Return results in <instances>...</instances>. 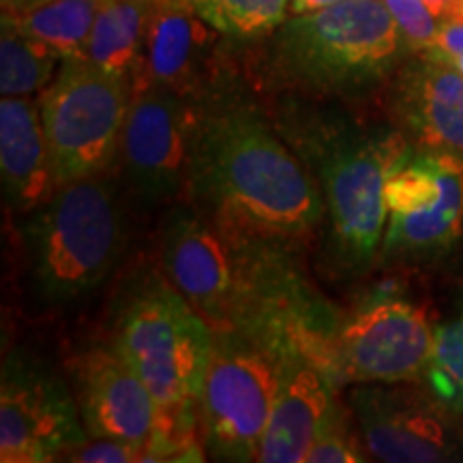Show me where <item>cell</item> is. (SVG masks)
<instances>
[{
	"instance_id": "cell-1",
	"label": "cell",
	"mask_w": 463,
	"mask_h": 463,
	"mask_svg": "<svg viewBox=\"0 0 463 463\" xmlns=\"http://www.w3.org/2000/svg\"><path fill=\"white\" fill-rule=\"evenodd\" d=\"M194 101L187 204L288 247L309 239L326 217L320 187L269 109L225 75Z\"/></svg>"
},
{
	"instance_id": "cell-2",
	"label": "cell",
	"mask_w": 463,
	"mask_h": 463,
	"mask_svg": "<svg viewBox=\"0 0 463 463\" xmlns=\"http://www.w3.org/2000/svg\"><path fill=\"white\" fill-rule=\"evenodd\" d=\"M269 114L320 187L335 269L367 270L384 242L386 183L414 146L399 129L364 125L337 101L277 92Z\"/></svg>"
},
{
	"instance_id": "cell-3",
	"label": "cell",
	"mask_w": 463,
	"mask_h": 463,
	"mask_svg": "<svg viewBox=\"0 0 463 463\" xmlns=\"http://www.w3.org/2000/svg\"><path fill=\"white\" fill-rule=\"evenodd\" d=\"M408 56L384 0H341L288 17L270 34L262 80L275 92L350 101L384 86Z\"/></svg>"
},
{
	"instance_id": "cell-4",
	"label": "cell",
	"mask_w": 463,
	"mask_h": 463,
	"mask_svg": "<svg viewBox=\"0 0 463 463\" xmlns=\"http://www.w3.org/2000/svg\"><path fill=\"white\" fill-rule=\"evenodd\" d=\"M37 300L67 307L95 294L125 253V211L108 174L61 184L22 225Z\"/></svg>"
},
{
	"instance_id": "cell-5",
	"label": "cell",
	"mask_w": 463,
	"mask_h": 463,
	"mask_svg": "<svg viewBox=\"0 0 463 463\" xmlns=\"http://www.w3.org/2000/svg\"><path fill=\"white\" fill-rule=\"evenodd\" d=\"M303 324L264 317L213 333V354L200 392V430L217 461H258L292 341L309 345Z\"/></svg>"
},
{
	"instance_id": "cell-6",
	"label": "cell",
	"mask_w": 463,
	"mask_h": 463,
	"mask_svg": "<svg viewBox=\"0 0 463 463\" xmlns=\"http://www.w3.org/2000/svg\"><path fill=\"white\" fill-rule=\"evenodd\" d=\"M112 345L136 369L157 408L200 399L213 328L167 277H148L127 298Z\"/></svg>"
},
{
	"instance_id": "cell-7",
	"label": "cell",
	"mask_w": 463,
	"mask_h": 463,
	"mask_svg": "<svg viewBox=\"0 0 463 463\" xmlns=\"http://www.w3.org/2000/svg\"><path fill=\"white\" fill-rule=\"evenodd\" d=\"M131 80L86 56H65L39 97L56 184L108 172L120 148Z\"/></svg>"
},
{
	"instance_id": "cell-8",
	"label": "cell",
	"mask_w": 463,
	"mask_h": 463,
	"mask_svg": "<svg viewBox=\"0 0 463 463\" xmlns=\"http://www.w3.org/2000/svg\"><path fill=\"white\" fill-rule=\"evenodd\" d=\"M463 236V157L419 150L386 183L384 256L438 258Z\"/></svg>"
},
{
	"instance_id": "cell-9",
	"label": "cell",
	"mask_w": 463,
	"mask_h": 463,
	"mask_svg": "<svg viewBox=\"0 0 463 463\" xmlns=\"http://www.w3.org/2000/svg\"><path fill=\"white\" fill-rule=\"evenodd\" d=\"M89 433L75 392L42 361L9 352L0 375V461L65 459Z\"/></svg>"
},
{
	"instance_id": "cell-10",
	"label": "cell",
	"mask_w": 463,
	"mask_h": 463,
	"mask_svg": "<svg viewBox=\"0 0 463 463\" xmlns=\"http://www.w3.org/2000/svg\"><path fill=\"white\" fill-rule=\"evenodd\" d=\"M420 380L367 382L350 392L364 449L389 463L455 461L463 438L455 416Z\"/></svg>"
},
{
	"instance_id": "cell-11",
	"label": "cell",
	"mask_w": 463,
	"mask_h": 463,
	"mask_svg": "<svg viewBox=\"0 0 463 463\" xmlns=\"http://www.w3.org/2000/svg\"><path fill=\"white\" fill-rule=\"evenodd\" d=\"M431 344L433 326L420 305L375 300L339 324L328 373L335 386L420 380Z\"/></svg>"
},
{
	"instance_id": "cell-12",
	"label": "cell",
	"mask_w": 463,
	"mask_h": 463,
	"mask_svg": "<svg viewBox=\"0 0 463 463\" xmlns=\"http://www.w3.org/2000/svg\"><path fill=\"white\" fill-rule=\"evenodd\" d=\"M195 101L178 92L144 86L131 90L120 137L125 181L142 204L184 195Z\"/></svg>"
},
{
	"instance_id": "cell-13",
	"label": "cell",
	"mask_w": 463,
	"mask_h": 463,
	"mask_svg": "<svg viewBox=\"0 0 463 463\" xmlns=\"http://www.w3.org/2000/svg\"><path fill=\"white\" fill-rule=\"evenodd\" d=\"M219 33L202 20L191 0H159L131 73V90L159 86L198 99L222 78Z\"/></svg>"
},
{
	"instance_id": "cell-14",
	"label": "cell",
	"mask_w": 463,
	"mask_h": 463,
	"mask_svg": "<svg viewBox=\"0 0 463 463\" xmlns=\"http://www.w3.org/2000/svg\"><path fill=\"white\" fill-rule=\"evenodd\" d=\"M389 114L414 148L463 155V73L436 52L410 54L392 73Z\"/></svg>"
},
{
	"instance_id": "cell-15",
	"label": "cell",
	"mask_w": 463,
	"mask_h": 463,
	"mask_svg": "<svg viewBox=\"0 0 463 463\" xmlns=\"http://www.w3.org/2000/svg\"><path fill=\"white\" fill-rule=\"evenodd\" d=\"M75 399L90 438L146 449L157 425V402L114 345H95L73 363Z\"/></svg>"
},
{
	"instance_id": "cell-16",
	"label": "cell",
	"mask_w": 463,
	"mask_h": 463,
	"mask_svg": "<svg viewBox=\"0 0 463 463\" xmlns=\"http://www.w3.org/2000/svg\"><path fill=\"white\" fill-rule=\"evenodd\" d=\"M337 405L331 375L300 341H292L283 358L279 391L258 461H307V455Z\"/></svg>"
},
{
	"instance_id": "cell-17",
	"label": "cell",
	"mask_w": 463,
	"mask_h": 463,
	"mask_svg": "<svg viewBox=\"0 0 463 463\" xmlns=\"http://www.w3.org/2000/svg\"><path fill=\"white\" fill-rule=\"evenodd\" d=\"M0 178L5 202L15 215H28L58 189L39 101L3 97L0 101Z\"/></svg>"
},
{
	"instance_id": "cell-18",
	"label": "cell",
	"mask_w": 463,
	"mask_h": 463,
	"mask_svg": "<svg viewBox=\"0 0 463 463\" xmlns=\"http://www.w3.org/2000/svg\"><path fill=\"white\" fill-rule=\"evenodd\" d=\"M106 0H20L3 5V17L62 56H82Z\"/></svg>"
},
{
	"instance_id": "cell-19",
	"label": "cell",
	"mask_w": 463,
	"mask_h": 463,
	"mask_svg": "<svg viewBox=\"0 0 463 463\" xmlns=\"http://www.w3.org/2000/svg\"><path fill=\"white\" fill-rule=\"evenodd\" d=\"M157 5L159 0H106L82 56L131 80Z\"/></svg>"
},
{
	"instance_id": "cell-20",
	"label": "cell",
	"mask_w": 463,
	"mask_h": 463,
	"mask_svg": "<svg viewBox=\"0 0 463 463\" xmlns=\"http://www.w3.org/2000/svg\"><path fill=\"white\" fill-rule=\"evenodd\" d=\"M56 48L22 33L3 17L0 33V92L3 97H33L43 92L62 65Z\"/></svg>"
},
{
	"instance_id": "cell-21",
	"label": "cell",
	"mask_w": 463,
	"mask_h": 463,
	"mask_svg": "<svg viewBox=\"0 0 463 463\" xmlns=\"http://www.w3.org/2000/svg\"><path fill=\"white\" fill-rule=\"evenodd\" d=\"M292 0H191L202 20L236 42L269 39L283 22Z\"/></svg>"
},
{
	"instance_id": "cell-22",
	"label": "cell",
	"mask_w": 463,
	"mask_h": 463,
	"mask_svg": "<svg viewBox=\"0 0 463 463\" xmlns=\"http://www.w3.org/2000/svg\"><path fill=\"white\" fill-rule=\"evenodd\" d=\"M422 384L453 414H463V300L453 317L433 326L431 354Z\"/></svg>"
},
{
	"instance_id": "cell-23",
	"label": "cell",
	"mask_w": 463,
	"mask_h": 463,
	"mask_svg": "<svg viewBox=\"0 0 463 463\" xmlns=\"http://www.w3.org/2000/svg\"><path fill=\"white\" fill-rule=\"evenodd\" d=\"M367 461L364 450L358 442L356 431L352 430V420L347 410L337 405L328 419L320 436L307 455V463H361Z\"/></svg>"
},
{
	"instance_id": "cell-24",
	"label": "cell",
	"mask_w": 463,
	"mask_h": 463,
	"mask_svg": "<svg viewBox=\"0 0 463 463\" xmlns=\"http://www.w3.org/2000/svg\"><path fill=\"white\" fill-rule=\"evenodd\" d=\"M391 15L395 17L399 33L410 54L430 50L439 28V22L425 0H384Z\"/></svg>"
},
{
	"instance_id": "cell-25",
	"label": "cell",
	"mask_w": 463,
	"mask_h": 463,
	"mask_svg": "<svg viewBox=\"0 0 463 463\" xmlns=\"http://www.w3.org/2000/svg\"><path fill=\"white\" fill-rule=\"evenodd\" d=\"M65 461L80 463H125L144 461V449L136 444L109 438H90L65 457Z\"/></svg>"
},
{
	"instance_id": "cell-26",
	"label": "cell",
	"mask_w": 463,
	"mask_h": 463,
	"mask_svg": "<svg viewBox=\"0 0 463 463\" xmlns=\"http://www.w3.org/2000/svg\"><path fill=\"white\" fill-rule=\"evenodd\" d=\"M430 50L442 56L463 54V22L442 20L439 22L436 42Z\"/></svg>"
},
{
	"instance_id": "cell-27",
	"label": "cell",
	"mask_w": 463,
	"mask_h": 463,
	"mask_svg": "<svg viewBox=\"0 0 463 463\" xmlns=\"http://www.w3.org/2000/svg\"><path fill=\"white\" fill-rule=\"evenodd\" d=\"M450 3H453V0H425V5L431 9V14L436 15L438 20H447Z\"/></svg>"
},
{
	"instance_id": "cell-28",
	"label": "cell",
	"mask_w": 463,
	"mask_h": 463,
	"mask_svg": "<svg viewBox=\"0 0 463 463\" xmlns=\"http://www.w3.org/2000/svg\"><path fill=\"white\" fill-rule=\"evenodd\" d=\"M447 20H457V22H463V0H453V3H450Z\"/></svg>"
},
{
	"instance_id": "cell-29",
	"label": "cell",
	"mask_w": 463,
	"mask_h": 463,
	"mask_svg": "<svg viewBox=\"0 0 463 463\" xmlns=\"http://www.w3.org/2000/svg\"><path fill=\"white\" fill-rule=\"evenodd\" d=\"M433 52V50H431ZM436 54H438V52H436ZM439 56H442V54H439ZM442 58H447V61L450 62V65H453L455 69H457V71H461L463 73V54H455V56H442Z\"/></svg>"
},
{
	"instance_id": "cell-30",
	"label": "cell",
	"mask_w": 463,
	"mask_h": 463,
	"mask_svg": "<svg viewBox=\"0 0 463 463\" xmlns=\"http://www.w3.org/2000/svg\"><path fill=\"white\" fill-rule=\"evenodd\" d=\"M14 3H20V0H3V5H14Z\"/></svg>"
}]
</instances>
